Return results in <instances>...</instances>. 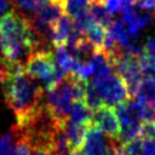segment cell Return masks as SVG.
I'll use <instances>...</instances> for the list:
<instances>
[{"label": "cell", "mask_w": 155, "mask_h": 155, "mask_svg": "<svg viewBox=\"0 0 155 155\" xmlns=\"http://www.w3.org/2000/svg\"><path fill=\"white\" fill-rule=\"evenodd\" d=\"M144 52L150 53V54H155V36L148 39V41L144 45Z\"/></svg>", "instance_id": "484cf974"}, {"label": "cell", "mask_w": 155, "mask_h": 155, "mask_svg": "<svg viewBox=\"0 0 155 155\" xmlns=\"http://www.w3.org/2000/svg\"><path fill=\"white\" fill-rule=\"evenodd\" d=\"M31 144L28 140L23 128L18 126L16 137L0 151V155H30Z\"/></svg>", "instance_id": "30bf717a"}, {"label": "cell", "mask_w": 155, "mask_h": 155, "mask_svg": "<svg viewBox=\"0 0 155 155\" xmlns=\"http://www.w3.org/2000/svg\"><path fill=\"white\" fill-rule=\"evenodd\" d=\"M90 0H64V11L68 16L74 18L79 13L88 8Z\"/></svg>", "instance_id": "ac0fdd59"}, {"label": "cell", "mask_w": 155, "mask_h": 155, "mask_svg": "<svg viewBox=\"0 0 155 155\" xmlns=\"http://www.w3.org/2000/svg\"><path fill=\"white\" fill-rule=\"evenodd\" d=\"M103 1H104V5L107 6V8H108L111 13L121 12V10H122L121 0H103Z\"/></svg>", "instance_id": "cb8c5ba5"}, {"label": "cell", "mask_w": 155, "mask_h": 155, "mask_svg": "<svg viewBox=\"0 0 155 155\" xmlns=\"http://www.w3.org/2000/svg\"><path fill=\"white\" fill-rule=\"evenodd\" d=\"M23 68L31 78L42 81L46 91L53 88L67 75V73L57 64L54 52L51 48L34 51L28 57Z\"/></svg>", "instance_id": "277c9868"}, {"label": "cell", "mask_w": 155, "mask_h": 155, "mask_svg": "<svg viewBox=\"0 0 155 155\" xmlns=\"http://www.w3.org/2000/svg\"><path fill=\"white\" fill-rule=\"evenodd\" d=\"M107 33L116 41L117 45H120L124 48H127L130 46V33L126 30L124 22L121 21H114L111 25L108 28Z\"/></svg>", "instance_id": "9a60e30c"}, {"label": "cell", "mask_w": 155, "mask_h": 155, "mask_svg": "<svg viewBox=\"0 0 155 155\" xmlns=\"http://www.w3.org/2000/svg\"><path fill=\"white\" fill-rule=\"evenodd\" d=\"M143 121L155 124V101L143 102Z\"/></svg>", "instance_id": "ffe728a7"}, {"label": "cell", "mask_w": 155, "mask_h": 155, "mask_svg": "<svg viewBox=\"0 0 155 155\" xmlns=\"http://www.w3.org/2000/svg\"><path fill=\"white\" fill-rule=\"evenodd\" d=\"M136 98L140 102L155 101V78H149V76L142 78Z\"/></svg>", "instance_id": "2e32d148"}, {"label": "cell", "mask_w": 155, "mask_h": 155, "mask_svg": "<svg viewBox=\"0 0 155 155\" xmlns=\"http://www.w3.org/2000/svg\"><path fill=\"white\" fill-rule=\"evenodd\" d=\"M74 29V21L70 16L63 15L51 27L50 31V42L54 47L58 46H67L69 36Z\"/></svg>", "instance_id": "ba28073f"}, {"label": "cell", "mask_w": 155, "mask_h": 155, "mask_svg": "<svg viewBox=\"0 0 155 155\" xmlns=\"http://www.w3.org/2000/svg\"><path fill=\"white\" fill-rule=\"evenodd\" d=\"M2 96L6 105L15 113L19 126H23L45 107L44 87L23 67L13 68L8 79L2 84Z\"/></svg>", "instance_id": "7a4b0ae2"}, {"label": "cell", "mask_w": 155, "mask_h": 155, "mask_svg": "<svg viewBox=\"0 0 155 155\" xmlns=\"http://www.w3.org/2000/svg\"><path fill=\"white\" fill-rule=\"evenodd\" d=\"M140 137L155 139V124H153V122H143Z\"/></svg>", "instance_id": "603a6c76"}, {"label": "cell", "mask_w": 155, "mask_h": 155, "mask_svg": "<svg viewBox=\"0 0 155 155\" xmlns=\"http://www.w3.org/2000/svg\"><path fill=\"white\" fill-rule=\"evenodd\" d=\"M13 68H16V67H12L0 53V84L1 85L8 79L10 74L13 70Z\"/></svg>", "instance_id": "44dd1931"}, {"label": "cell", "mask_w": 155, "mask_h": 155, "mask_svg": "<svg viewBox=\"0 0 155 155\" xmlns=\"http://www.w3.org/2000/svg\"><path fill=\"white\" fill-rule=\"evenodd\" d=\"M91 126L92 124H80V122H73V121L67 122V126H65L67 138H68L69 148L73 155L82 150L87 131Z\"/></svg>", "instance_id": "9c48e42d"}, {"label": "cell", "mask_w": 155, "mask_h": 155, "mask_svg": "<svg viewBox=\"0 0 155 155\" xmlns=\"http://www.w3.org/2000/svg\"><path fill=\"white\" fill-rule=\"evenodd\" d=\"M88 12L92 16V18L104 28H109L111 23L114 22L113 19V13L107 8L104 5L103 0H92L90 1L88 5Z\"/></svg>", "instance_id": "8fae6325"}, {"label": "cell", "mask_w": 155, "mask_h": 155, "mask_svg": "<svg viewBox=\"0 0 155 155\" xmlns=\"http://www.w3.org/2000/svg\"><path fill=\"white\" fill-rule=\"evenodd\" d=\"M12 5V0H0V18L6 13L8 12L10 10V6Z\"/></svg>", "instance_id": "4316f807"}, {"label": "cell", "mask_w": 155, "mask_h": 155, "mask_svg": "<svg viewBox=\"0 0 155 155\" xmlns=\"http://www.w3.org/2000/svg\"><path fill=\"white\" fill-rule=\"evenodd\" d=\"M74 155H85V154H84L82 150H81V151H79V153H76V154H74Z\"/></svg>", "instance_id": "83f0119b"}, {"label": "cell", "mask_w": 155, "mask_h": 155, "mask_svg": "<svg viewBox=\"0 0 155 155\" xmlns=\"http://www.w3.org/2000/svg\"><path fill=\"white\" fill-rule=\"evenodd\" d=\"M54 56H56V62L57 64L68 74L73 73L74 65L76 62L75 56L73 52L67 47V46H58L54 47Z\"/></svg>", "instance_id": "5bb4252c"}, {"label": "cell", "mask_w": 155, "mask_h": 155, "mask_svg": "<svg viewBox=\"0 0 155 155\" xmlns=\"http://www.w3.org/2000/svg\"><path fill=\"white\" fill-rule=\"evenodd\" d=\"M51 0H12V7L18 10L25 17L31 18L35 12L48 4Z\"/></svg>", "instance_id": "7c38bea8"}, {"label": "cell", "mask_w": 155, "mask_h": 155, "mask_svg": "<svg viewBox=\"0 0 155 155\" xmlns=\"http://www.w3.org/2000/svg\"><path fill=\"white\" fill-rule=\"evenodd\" d=\"M90 1H92V0H90Z\"/></svg>", "instance_id": "f546056e"}, {"label": "cell", "mask_w": 155, "mask_h": 155, "mask_svg": "<svg viewBox=\"0 0 155 155\" xmlns=\"http://www.w3.org/2000/svg\"><path fill=\"white\" fill-rule=\"evenodd\" d=\"M142 143H143L142 155H155V139L142 137Z\"/></svg>", "instance_id": "7402d4cb"}, {"label": "cell", "mask_w": 155, "mask_h": 155, "mask_svg": "<svg viewBox=\"0 0 155 155\" xmlns=\"http://www.w3.org/2000/svg\"><path fill=\"white\" fill-rule=\"evenodd\" d=\"M109 143L110 138L92 125L87 131L82 153L85 155H108Z\"/></svg>", "instance_id": "52a82bcc"}, {"label": "cell", "mask_w": 155, "mask_h": 155, "mask_svg": "<svg viewBox=\"0 0 155 155\" xmlns=\"http://www.w3.org/2000/svg\"><path fill=\"white\" fill-rule=\"evenodd\" d=\"M87 81L74 73H68L53 88L47 91L45 105L52 117L67 125L75 102L85 101Z\"/></svg>", "instance_id": "3957f363"}, {"label": "cell", "mask_w": 155, "mask_h": 155, "mask_svg": "<svg viewBox=\"0 0 155 155\" xmlns=\"http://www.w3.org/2000/svg\"><path fill=\"white\" fill-rule=\"evenodd\" d=\"M91 81L104 105L115 108L131 98L125 80L113 69L110 63L96 70Z\"/></svg>", "instance_id": "5b68a950"}, {"label": "cell", "mask_w": 155, "mask_h": 155, "mask_svg": "<svg viewBox=\"0 0 155 155\" xmlns=\"http://www.w3.org/2000/svg\"><path fill=\"white\" fill-rule=\"evenodd\" d=\"M92 114L93 110L86 104V102L79 101L74 103L68 121L80 122V124H92Z\"/></svg>", "instance_id": "4fadbf2b"}, {"label": "cell", "mask_w": 155, "mask_h": 155, "mask_svg": "<svg viewBox=\"0 0 155 155\" xmlns=\"http://www.w3.org/2000/svg\"><path fill=\"white\" fill-rule=\"evenodd\" d=\"M46 48L28 17L11 8L0 18V53L12 67H24L36 50Z\"/></svg>", "instance_id": "6da1fadb"}, {"label": "cell", "mask_w": 155, "mask_h": 155, "mask_svg": "<svg viewBox=\"0 0 155 155\" xmlns=\"http://www.w3.org/2000/svg\"><path fill=\"white\" fill-rule=\"evenodd\" d=\"M86 35V38L92 41L98 48H103V44L107 36V31L105 28L101 24H98L97 22H93L84 33Z\"/></svg>", "instance_id": "e0dca14e"}, {"label": "cell", "mask_w": 155, "mask_h": 155, "mask_svg": "<svg viewBox=\"0 0 155 155\" xmlns=\"http://www.w3.org/2000/svg\"><path fill=\"white\" fill-rule=\"evenodd\" d=\"M53 1H61V2H64V0H53Z\"/></svg>", "instance_id": "f1b7e54d"}, {"label": "cell", "mask_w": 155, "mask_h": 155, "mask_svg": "<svg viewBox=\"0 0 155 155\" xmlns=\"http://www.w3.org/2000/svg\"><path fill=\"white\" fill-rule=\"evenodd\" d=\"M92 125L101 130L109 138L119 139L121 132V122L116 109L109 105H102L98 109L93 110L92 114Z\"/></svg>", "instance_id": "8992f818"}, {"label": "cell", "mask_w": 155, "mask_h": 155, "mask_svg": "<svg viewBox=\"0 0 155 155\" xmlns=\"http://www.w3.org/2000/svg\"><path fill=\"white\" fill-rule=\"evenodd\" d=\"M140 68L143 76L155 78V54L144 52L140 58Z\"/></svg>", "instance_id": "d6986e66"}, {"label": "cell", "mask_w": 155, "mask_h": 155, "mask_svg": "<svg viewBox=\"0 0 155 155\" xmlns=\"http://www.w3.org/2000/svg\"><path fill=\"white\" fill-rule=\"evenodd\" d=\"M136 5L142 10L154 11V16H155V0H137Z\"/></svg>", "instance_id": "d4e9b609"}]
</instances>
